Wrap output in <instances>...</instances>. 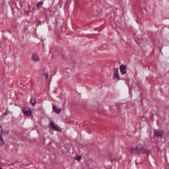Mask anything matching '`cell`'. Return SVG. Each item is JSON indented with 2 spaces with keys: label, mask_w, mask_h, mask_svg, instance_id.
<instances>
[{
  "label": "cell",
  "mask_w": 169,
  "mask_h": 169,
  "mask_svg": "<svg viewBox=\"0 0 169 169\" xmlns=\"http://www.w3.org/2000/svg\"><path fill=\"white\" fill-rule=\"evenodd\" d=\"M43 75H44V76H45L46 79H47V77H48V74H46V73H44V74H43Z\"/></svg>",
  "instance_id": "4fadbf2b"
},
{
  "label": "cell",
  "mask_w": 169,
  "mask_h": 169,
  "mask_svg": "<svg viewBox=\"0 0 169 169\" xmlns=\"http://www.w3.org/2000/svg\"><path fill=\"white\" fill-rule=\"evenodd\" d=\"M23 112L25 116L28 117H30L32 115L31 110L30 109V108L27 106H25L23 108Z\"/></svg>",
  "instance_id": "3957f363"
},
{
  "label": "cell",
  "mask_w": 169,
  "mask_h": 169,
  "mask_svg": "<svg viewBox=\"0 0 169 169\" xmlns=\"http://www.w3.org/2000/svg\"><path fill=\"white\" fill-rule=\"evenodd\" d=\"M154 135L156 138L162 139L164 136V133L161 130H156L154 131Z\"/></svg>",
  "instance_id": "277c9868"
},
{
  "label": "cell",
  "mask_w": 169,
  "mask_h": 169,
  "mask_svg": "<svg viewBox=\"0 0 169 169\" xmlns=\"http://www.w3.org/2000/svg\"><path fill=\"white\" fill-rule=\"evenodd\" d=\"M2 133H1V141H0V146L2 147L5 144V141L4 140L3 137L2 136Z\"/></svg>",
  "instance_id": "30bf717a"
},
{
  "label": "cell",
  "mask_w": 169,
  "mask_h": 169,
  "mask_svg": "<svg viewBox=\"0 0 169 169\" xmlns=\"http://www.w3.org/2000/svg\"><path fill=\"white\" fill-rule=\"evenodd\" d=\"M49 127L51 130H54V131H57V132H61L62 131V129L60 127L55 123L53 121H51L49 124Z\"/></svg>",
  "instance_id": "7a4b0ae2"
},
{
  "label": "cell",
  "mask_w": 169,
  "mask_h": 169,
  "mask_svg": "<svg viewBox=\"0 0 169 169\" xmlns=\"http://www.w3.org/2000/svg\"><path fill=\"white\" fill-rule=\"evenodd\" d=\"M0 169H3V168H0Z\"/></svg>",
  "instance_id": "5bb4252c"
},
{
  "label": "cell",
  "mask_w": 169,
  "mask_h": 169,
  "mask_svg": "<svg viewBox=\"0 0 169 169\" xmlns=\"http://www.w3.org/2000/svg\"><path fill=\"white\" fill-rule=\"evenodd\" d=\"M32 61L34 62H38L40 60V57L37 53H33L31 57Z\"/></svg>",
  "instance_id": "8992f818"
},
{
  "label": "cell",
  "mask_w": 169,
  "mask_h": 169,
  "mask_svg": "<svg viewBox=\"0 0 169 169\" xmlns=\"http://www.w3.org/2000/svg\"><path fill=\"white\" fill-rule=\"evenodd\" d=\"M30 103L33 106H35L36 104V99L35 98H32L30 100Z\"/></svg>",
  "instance_id": "9c48e42d"
},
{
  "label": "cell",
  "mask_w": 169,
  "mask_h": 169,
  "mask_svg": "<svg viewBox=\"0 0 169 169\" xmlns=\"http://www.w3.org/2000/svg\"><path fill=\"white\" fill-rule=\"evenodd\" d=\"M82 155H76L75 156L74 160L77 161H80L82 160Z\"/></svg>",
  "instance_id": "8fae6325"
},
{
  "label": "cell",
  "mask_w": 169,
  "mask_h": 169,
  "mask_svg": "<svg viewBox=\"0 0 169 169\" xmlns=\"http://www.w3.org/2000/svg\"><path fill=\"white\" fill-rule=\"evenodd\" d=\"M119 70L122 75L126 74L127 73V65H123V64L119 66Z\"/></svg>",
  "instance_id": "5b68a950"
},
{
  "label": "cell",
  "mask_w": 169,
  "mask_h": 169,
  "mask_svg": "<svg viewBox=\"0 0 169 169\" xmlns=\"http://www.w3.org/2000/svg\"><path fill=\"white\" fill-rule=\"evenodd\" d=\"M113 79H119V70H118V68H114Z\"/></svg>",
  "instance_id": "ba28073f"
},
{
  "label": "cell",
  "mask_w": 169,
  "mask_h": 169,
  "mask_svg": "<svg viewBox=\"0 0 169 169\" xmlns=\"http://www.w3.org/2000/svg\"></svg>",
  "instance_id": "9a60e30c"
},
{
  "label": "cell",
  "mask_w": 169,
  "mask_h": 169,
  "mask_svg": "<svg viewBox=\"0 0 169 169\" xmlns=\"http://www.w3.org/2000/svg\"><path fill=\"white\" fill-rule=\"evenodd\" d=\"M130 152L134 154H149V151L144 149V147L141 144H138L135 146L132 147Z\"/></svg>",
  "instance_id": "6da1fadb"
},
{
  "label": "cell",
  "mask_w": 169,
  "mask_h": 169,
  "mask_svg": "<svg viewBox=\"0 0 169 169\" xmlns=\"http://www.w3.org/2000/svg\"><path fill=\"white\" fill-rule=\"evenodd\" d=\"M43 3H44V2H38V3L37 4V7L38 9H40V8L42 7Z\"/></svg>",
  "instance_id": "7c38bea8"
},
{
  "label": "cell",
  "mask_w": 169,
  "mask_h": 169,
  "mask_svg": "<svg viewBox=\"0 0 169 169\" xmlns=\"http://www.w3.org/2000/svg\"><path fill=\"white\" fill-rule=\"evenodd\" d=\"M53 111L56 114H59L60 113V112L62 111V109L60 108H59L56 105H53Z\"/></svg>",
  "instance_id": "52a82bcc"
}]
</instances>
